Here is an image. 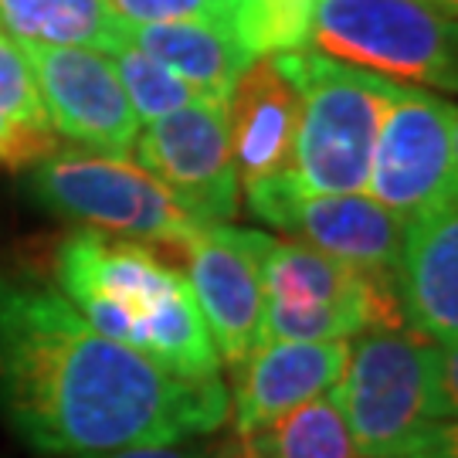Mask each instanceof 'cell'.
<instances>
[{
  "mask_svg": "<svg viewBox=\"0 0 458 458\" xmlns=\"http://www.w3.org/2000/svg\"><path fill=\"white\" fill-rule=\"evenodd\" d=\"M0 421L41 458L208 438L225 380H183L102 336L58 289L0 276Z\"/></svg>",
  "mask_w": 458,
  "mask_h": 458,
  "instance_id": "cell-1",
  "label": "cell"
},
{
  "mask_svg": "<svg viewBox=\"0 0 458 458\" xmlns=\"http://www.w3.org/2000/svg\"><path fill=\"white\" fill-rule=\"evenodd\" d=\"M55 282L102 336L166 374L225 380L191 282L157 248L79 228L55 251Z\"/></svg>",
  "mask_w": 458,
  "mask_h": 458,
  "instance_id": "cell-2",
  "label": "cell"
},
{
  "mask_svg": "<svg viewBox=\"0 0 458 458\" xmlns=\"http://www.w3.org/2000/svg\"><path fill=\"white\" fill-rule=\"evenodd\" d=\"M363 458H408L455 445V353L414 329H367L336 384Z\"/></svg>",
  "mask_w": 458,
  "mask_h": 458,
  "instance_id": "cell-3",
  "label": "cell"
},
{
  "mask_svg": "<svg viewBox=\"0 0 458 458\" xmlns=\"http://www.w3.org/2000/svg\"><path fill=\"white\" fill-rule=\"evenodd\" d=\"M285 55L302 92L289 181L302 194H363L397 82L310 48Z\"/></svg>",
  "mask_w": 458,
  "mask_h": 458,
  "instance_id": "cell-4",
  "label": "cell"
},
{
  "mask_svg": "<svg viewBox=\"0 0 458 458\" xmlns=\"http://www.w3.org/2000/svg\"><path fill=\"white\" fill-rule=\"evenodd\" d=\"M21 187L45 214L157 251H170L200 228L143 166L79 147L55 149L24 170Z\"/></svg>",
  "mask_w": 458,
  "mask_h": 458,
  "instance_id": "cell-5",
  "label": "cell"
},
{
  "mask_svg": "<svg viewBox=\"0 0 458 458\" xmlns=\"http://www.w3.org/2000/svg\"><path fill=\"white\" fill-rule=\"evenodd\" d=\"M310 48L397 85L458 89L455 17L431 0H316Z\"/></svg>",
  "mask_w": 458,
  "mask_h": 458,
  "instance_id": "cell-6",
  "label": "cell"
},
{
  "mask_svg": "<svg viewBox=\"0 0 458 458\" xmlns=\"http://www.w3.org/2000/svg\"><path fill=\"white\" fill-rule=\"evenodd\" d=\"M265 340H353L367 329H408L401 295L306 242L268 238L262 255Z\"/></svg>",
  "mask_w": 458,
  "mask_h": 458,
  "instance_id": "cell-7",
  "label": "cell"
},
{
  "mask_svg": "<svg viewBox=\"0 0 458 458\" xmlns=\"http://www.w3.org/2000/svg\"><path fill=\"white\" fill-rule=\"evenodd\" d=\"M458 191V113L448 98L397 85L377 132L367 194L411 221Z\"/></svg>",
  "mask_w": 458,
  "mask_h": 458,
  "instance_id": "cell-8",
  "label": "cell"
},
{
  "mask_svg": "<svg viewBox=\"0 0 458 458\" xmlns=\"http://www.w3.org/2000/svg\"><path fill=\"white\" fill-rule=\"evenodd\" d=\"M248 211L262 225L293 231L295 242L344 262L346 268L397 285L404 221L370 194H302L289 174L245 187Z\"/></svg>",
  "mask_w": 458,
  "mask_h": 458,
  "instance_id": "cell-9",
  "label": "cell"
},
{
  "mask_svg": "<svg viewBox=\"0 0 458 458\" xmlns=\"http://www.w3.org/2000/svg\"><path fill=\"white\" fill-rule=\"evenodd\" d=\"M272 234L231 225L200 228L160 255H181L197 310L211 333L221 367L231 374L265 344L262 255Z\"/></svg>",
  "mask_w": 458,
  "mask_h": 458,
  "instance_id": "cell-10",
  "label": "cell"
},
{
  "mask_svg": "<svg viewBox=\"0 0 458 458\" xmlns=\"http://www.w3.org/2000/svg\"><path fill=\"white\" fill-rule=\"evenodd\" d=\"M130 157L197 225H228L238 214L242 181L231 160L221 102L194 98L147 123Z\"/></svg>",
  "mask_w": 458,
  "mask_h": 458,
  "instance_id": "cell-11",
  "label": "cell"
},
{
  "mask_svg": "<svg viewBox=\"0 0 458 458\" xmlns=\"http://www.w3.org/2000/svg\"><path fill=\"white\" fill-rule=\"evenodd\" d=\"M21 48L31 65L51 130L79 149L130 160L132 143L140 136V119L132 113L113 58L92 48Z\"/></svg>",
  "mask_w": 458,
  "mask_h": 458,
  "instance_id": "cell-12",
  "label": "cell"
},
{
  "mask_svg": "<svg viewBox=\"0 0 458 458\" xmlns=\"http://www.w3.org/2000/svg\"><path fill=\"white\" fill-rule=\"evenodd\" d=\"M302 92L289 55H265L238 75L225 98L231 160L242 187L289 174Z\"/></svg>",
  "mask_w": 458,
  "mask_h": 458,
  "instance_id": "cell-13",
  "label": "cell"
},
{
  "mask_svg": "<svg viewBox=\"0 0 458 458\" xmlns=\"http://www.w3.org/2000/svg\"><path fill=\"white\" fill-rule=\"evenodd\" d=\"M350 340H265L238 370L231 397L234 435H251L293 408L333 391L346 370Z\"/></svg>",
  "mask_w": 458,
  "mask_h": 458,
  "instance_id": "cell-14",
  "label": "cell"
},
{
  "mask_svg": "<svg viewBox=\"0 0 458 458\" xmlns=\"http://www.w3.org/2000/svg\"><path fill=\"white\" fill-rule=\"evenodd\" d=\"M397 295L404 327L448 353L458 350V208L455 197L404 221Z\"/></svg>",
  "mask_w": 458,
  "mask_h": 458,
  "instance_id": "cell-15",
  "label": "cell"
},
{
  "mask_svg": "<svg viewBox=\"0 0 458 458\" xmlns=\"http://www.w3.org/2000/svg\"><path fill=\"white\" fill-rule=\"evenodd\" d=\"M126 38L149 58H157L200 98L221 102L231 85L255 58L234 38L228 24L214 21H164V24H126Z\"/></svg>",
  "mask_w": 458,
  "mask_h": 458,
  "instance_id": "cell-16",
  "label": "cell"
},
{
  "mask_svg": "<svg viewBox=\"0 0 458 458\" xmlns=\"http://www.w3.org/2000/svg\"><path fill=\"white\" fill-rule=\"evenodd\" d=\"M55 149L62 136L51 130L24 48L0 28V170L24 174Z\"/></svg>",
  "mask_w": 458,
  "mask_h": 458,
  "instance_id": "cell-17",
  "label": "cell"
},
{
  "mask_svg": "<svg viewBox=\"0 0 458 458\" xmlns=\"http://www.w3.org/2000/svg\"><path fill=\"white\" fill-rule=\"evenodd\" d=\"M0 24L21 45L109 51L126 38V21L109 0H0Z\"/></svg>",
  "mask_w": 458,
  "mask_h": 458,
  "instance_id": "cell-18",
  "label": "cell"
},
{
  "mask_svg": "<svg viewBox=\"0 0 458 458\" xmlns=\"http://www.w3.org/2000/svg\"><path fill=\"white\" fill-rule=\"evenodd\" d=\"M238 438L248 458H363L350 435L336 387Z\"/></svg>",
  "mask_w": 458,
  "mask_h": 458,
  "instance_id": "cell-19",
  "label": "cell"
},
{
  "mask_svg": "<svg viewBox=\"0 0 458 458\" xmlns=\"http://www.w3.org/2000/svg\"><path fill=\"white\" fill-rule=\"evenodd\" d=\"M316 0H238L228 28L251 58L306 51Z\"/></svg>",
  "mask_w": 458,
  "mask_h": 458,
  "instance_id": "cell-20",
  "label": "cell"
},
{
  "mask_svg": "<svg viewBox=\"0 0 458 458\" xmlns=\"http://www.w3.org/2000/svg\"><path fill=\"white\" fill-rule=\"evenodd\" d=\"M109 58H113L119 82L126 89V98H130L132 113H136L140 123H153V119H160V115L200 98L181 75H174L157 58H149L147 51H140L130 38H123L109 51Z\"/></svg>",
  "mask_w": 458,
  "mask_h": 458,
  "instance_id": "cell-21",
  "label": "cell"
},
{
  "mask_svg": "<svg viewBox=\"0 0 458 458\" xmlns=\"http://www.w3.org/2000/svg\"><path fill=\"white\" fill-rule=\"evenodd\" d=\"M126 24H164V21H214L228 24L238 0H109Z\"/></svg>",
  "mask_w": 458,
  "mask_h": 458,
  "instance_id": "cell-22",
  "label": "cell"
},
{
  "mask_svg": "<svg viewBox=\"0 0 458 458\" xmlns=\"http://www.w3.org/2000/svg\"><path fill=\"white\" fill-rule=\"evenodd\" d=\"M228 438H191V442L174 445H140V448H123V452H109V455L96 458H221L225 455Z\"/></svg>",
  "mask_w": 458,
  "mask_h": 458,
  "instance_id": "cell-23",
  "label": "cell"
},
{
  "mask_svg": "<svg viewBox=\"0 0 458 458\" xmlns=\"http://www.w3.org/2000/svg\"><path fill=\"white\" fill-rule=\"evenodd\" d=\"M221 458H248L245 445H242V438H238V435H231V438H228V445H225V455H221Z\"/></svg>",
  "mask_w": 458,
  "mask_h": 458,
  "instance_id": "cell-24",
  "label": "cell"
},
{
  "mask_svg": "<svg viewBox=\"0 0 458 458\" xmlns=\"http://www.w3.org/2000/svg\"><path fill=\"white\" fill-rule=\"evenodd\" d=\"M408 458H455V445H442V448H431V452H418Z\"/></svg>",
  "mask_w": 458,
  "mask_h": 458,
  "instance_id": "cell-25",
  "label": "cell"
},
{
  "mask_svg": "<svg viewBox=\"0 0 458 458\" xmlns=\"http://www.w3.org/2000/svg\"><path fill=\"white\" fill-rule=\"evenodd\" d=\"M431 4H435L438 11H445L448 17H455V14H458V0H431Z\"/></svg>",
  "mask_w": 458,
  "mask_h": 458,
  "instance_id": "cell-26",
  "label": "cell"
}]
</instances>
